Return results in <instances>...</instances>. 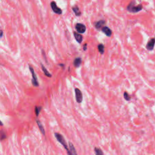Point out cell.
Masks as SVG:
<instances>
[{
	"mask_svg": "<svg viewBox=\"0 0 155 155\" xmlns=\"http://www.w3.org/2000/svg\"><path fill=\"white\" fill-rule=\"evenodd\" d=\"M41 110H42V107H38V106L35 107V112L36 116H38V115H39V113H40Z\"/></svg>",
	"mask_w": 155,
	"mask_h": 155,
	"instance_id": "cell-17",
	"label": "cell"
},
{
	"mask_svg": "<svg viewBox=\"0 0 155 155\" xmlns=\"http://www.w3.org/2000/svg\"><path fill=\"white\" fill-rule=\"evenodd\" d=\"M102 31H103V32L107 36H110L111 35V33H112L111 30L107 26L103 27L102 28Z\"/></svg>",
	"mask_w": 155,
	"mask_h": 155,
	"instance_id": "cell-8",
	"label": "cell"
},
{
	"mask_svg": "<svg viewBox=\"0 0 155 155\" xmlns=\"http://www.w3.org/2000/svg\"><path fill=\"white\" fill-rule=\"evenodd\" d=\"M68 145H69V148H70V152H71L72 154V155H78L77 152H76V150H75V148L74 145H73V144L72 143H70V142H69V143H68Z\"/></svg>",
	"mask_w": 155,
	"mask_h": 155,
	"instance_id": "cell-10",
	"label": "cell"
},
{
	"mask_svg": "<svg viewBox=\"0 0 155 155\" xmlns=\"http://www.w3.org/2000/svg\"><path fill=\"white\" fill-rule=\"evenodd\" d=\"M104 24H105L104 21L101 20V21H98V22H96V23L95 24V26L96 29H101V28H103L102 27H103Z\"/></svg>",
	"mask_w": 155,
	"mask_h": 155,
	"instance_id": "cell-12",
	"label": "cell"
},
{
	"mask_svg": "<svg viewBox=\"0 0 155 155\" xmlns=\"http://www.w3.org/2000/svg\"><path fill=\"white\" fill-rule=\"evenodd\" d=\"M75 29H76V31L78 32V33H84L86 30V27L85 25H84L83 24L81 23H78L76 25Z\"/></svg>",
	"mask_w": 155,
	"mask_h": 155,
	"instance_id": "cell-5",
	"label": "cell"
},
{
	"mask_svg": "<svg viewBox=\"0 0 155 155\" xmlns=\"http://www.w3.org/2000/svg\"><path fill=\"white\" fill-rule=\"evenodd\" d=\"M87 44H85L84 46V50H86V49H87Z\"/></svg>",
	"mask_w": 155,
	"mask_h": 155,
	"instance_id": "cell-21",
	"label": "cell"
},
{
	"mask_svg": "<svg viewBox=\"0 0 155 155\" xmlns=\"http://www.w3.org/2000/svg\"><path fill=\"white\" fill-rule=\"evenodd\" d=\"M74 36H75V39H76V41H77L78 43H81L82 41V36H81L80 34H79L78 32H74Z\"/></svg>",
	"mask_w": 155,
	"mask_h": 155,
	"instance_id": "cell-11",
	"label": "cell"
},
{
	"mask_svg": "<svg viewBox=\"0 0 155 155\" xmlns=\"http://www.w3.org/2000/svg\"><path fill=\"white\" fill-rule=\"evenodd\" d=\"M41 68H42L43 72H44V74H45L46 76H47V77H50V78L52 77V75H51L50 73L47 71V70L46 69L45 67H44V65H41Z\"/></svg>",
	"mask_w": 155,
	"mask_h": 155,
	"instance_id": "cell-15",
	"label": "cell"
},
{
	"mask_svg": "<svg viewBox=\"0 0 155 155\" xmlns=\"http://www.w3.org/2000/svg\"><path fill=\"white\" fill-rule=\"evenodd\" d=\"M81 64V58H76L73 62V64L75 67H79Z\"/></svg>",
	"mask_w": 155,
	"mask_h": 155,
	"instance_id": "cell-13",
	"label": "cell"
},
{
	"mask_svg": "<svg viewBox=\"0 0 155 155\" xmlns=\"http://www.w3.org/2000/svg\"><path fill=\"white\" fill-rule=\"evenodd\" d=\"M98 49L101 54H103L104 53V46L103 44H101L100 45H98Z\"/></svg>",
	"mask_w": 155,
	"mask_h": 155,
	"instance_id": "cell-18",
	"label": "cell"
},
{
	"mask_svg": "<svg viewBox=\"0 0 155 155\" xmlns=\"http://www.w3.org/2000/svg\"><path fill=\"white\" fill-rule=\"evenodd\" d=\"M75 96H76V100L78 103H81L82 101V92L79 89H75Z\"/></svg>",
	"mask_w": 155,
	"mask_h": 155,
	"instance_id": "cell-4",
	"label": "cell"
},
{
	"mask_svg": "<svg viewBox=\"0 0 155 155\" xmlns=\"http://www.w3.org/2000/svg\"><path fill=\"white\" fill-rule=\"evenodd\" d=\"M29 68L32 73V82L33 86H34L35 87H38V86H39V83H38L37 81V76H36V74H35L34 70H33V68L31 66H29Z\"/></svg>",
	"mask_w": 155,
	"mask_h": 155,
	"instance_id": "cell-3",
	"label": "cell"
},
{
	"mask_svg": "<svg viewBox=\"0 0 155 155\" xmlns=\"http://www.w3.org/2000/svg\"><path fill=\"white\" fill-rule=\"evenodd\" d=\"M72 10L73 12H74V13H75V15H76V16H80L81 15V13L80 12V10H79V8H78V7H76V6H75V7H73L72 8Z\"/></svg>",
	"mask_w": 155,
	"mask_h": 155,
	"instance_id": "cell-14",
	"label": "cell"
},
{
	"mask_svg": "<svg viewBox=\"0 0 155 155\" xmlns=\"http://www.w3.org/2000/svg\"><path fill=\"white\" fill-rule=\"evenodd\" d=\"M95 155H104V154L103 151H102L101 149L99 148L98 147L95 148Z\"/></svg>",
	"mask_w": 155,
	"mask_h": 155,
	"instance_id": "cell-16",
	"label": "cell"
},
{
	"mask_svg": "<svg viewBox=\"0 0 155 155\" xmlns=\"http://www.w3.org/2000/svg\"><path fill=\"white\" fill-rule=\"evenodd\" d=\"M36 123H37L38 127H39V130H40L41 133L43 134V135L45 136L46 135V133H45V130H44V126L43 125L42 123L41 122V121L39 120H36Z\"/></svg>",
	"mask_w": 155,
	"mask_h": 155,
	"instance_id": "cell-9",
	"label": "cell"
},
{
	"mask_svg": "<svg viewBox=\"0 0 155 155\" xmlns=\"http://www.w3.org/2000/svg\"><path fill=\"white\" fill-rule=\"evenodd\" d=\"M55 136L56 139H57L58 141L64 147V148L66 150L67 153L68 155H72V154L71 152H70V150L69 148H68V145H67L66 141H65L64 138L63 137V136L62 135H61L60 133H55Z\"/></svg>",
	"mask_w": 155,
	"mask_h": 155,
	"instance_id": "cell-1",
	"label": "cell"
},
{
	"mask_svg": "<svg viewBox=\"0 0 155 155\" xmlns=\"http://www.w3.org/2000/svg\"><path fill=\"white\" fill-rule=\"evenodd\" d=\"M50 6H51V7H52V10L55 13L59 14V15H60V14L62 13V10L61 9H60L59 7H58V6H57V4H56V3L55 2V1H52V2L51 3Z\"/></svg>",
	"mask_w": 155,
	"mask_h": 155,
	"instance_id": "cell-6",
	"label": "cell"
},
{
	"mask_svg": "<svg viewBox=\"0 0 155 155\" xmlns=\"http://www.w3.org/2000/svg\"><path fill=\"white\" fill-rule=\"evenodd\" d=\"M3 31H1V37H2V36H3Z\"/></svg>",
	"mask_w": 155,
	"mask_h": 155,
	"instance_id": "cell-22",
	"label": "cell"
},
{
	"mask_svg": "<svg viewBox=\"0 0 155 155\" xmlns=\"http://www.w3.org/2000/svg\"><path fill=\"white\" fill-rule=\"evenodd\" d=\"M124 99H125L126 101H130V99H131L130 95H129V94H128V93L126 92H124Z\"/></svg>",
	"mask_w": 155,
	"mask_h": 155,
	"instance_id": "cell-19",
	"label": "cell"
},
{
	"mask_svg": "<svg viewBox=\"0 0 155 155\" xmlns=\"http://www.w3.org/2000/svg\"><path fill=\"white\" fill-rule=\"evenodd\" d=\"M142 9H143V6H142V5L139 4V5L135 6V3L133 2L131 3L127 7L128 10L130 11L131 12H133V13L139 12V11L141 10Z\"/></svg>",
	"mask_w": 155,
	"mask_h": 155,
	"instance_id": "cell-2",
	"label": "cell"
},
{
	"mask_svg": "<svg viewBox=\"0 0 155 155\" xmlns=\"http://www.w3.org/2000/svg\"><path fill=\"white\" fill-rule=\"evenodd\" d=\"M6 138V134L5 132H4L3 131H1V140L4 139Z\"/></svg>",
	"mask_w": 155,
	"mask_h": 155,
	"instance_id": "cell-20",
	"label": "cell"
},
{
	"mask_svg": "<svg viewBox=\"0 0 155 155\" xmlns=\"http://www.w3.org/2000/svg\"><path fill=\"white\" fill-rule=\"evenodd\" d=\"M155 44V38H153V39H150L149 42L147 44V49H148L149 50H152L154 48Z\"/></svg>",
	"mask_w": 155,
	"mask_h": 155,
	"instance_id": "cell-7",
	"label": "cell"
}]
</instances>
